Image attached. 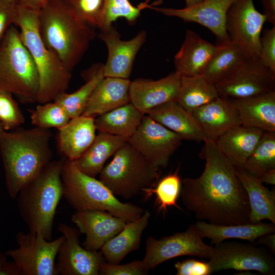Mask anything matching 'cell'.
Here are the masks:
<instances>
[{"instance_id":"1","label":"cell","mask_w":275,"mask_h":275,"mask_svg":"<svg viewBox=\"0 0 275 275\" xmlns=\"http://www.w3.org/2000/svg\"><path fill=\"white\" fill-rule=\"evenodd\" d=\"M200 153L204 170L197 178L182 180L181 196L186 208L200 221L219 225L251 223L246 191L236 167L215 141L206 140Z\"/></svg>"},{"instance_id":"2","label":"cell","mask_w":275,"mask_h":275,"mask_svg":"<svg viewBox=\"0 0 275 275\" xmlns=\"http://www.w3.org/2000/svg\"><path fill=\"white\" fill-rule=\"evenodd\" d=\"M52 133L35 127L0 133V152L10 197L17 198L20 189L51 161Z\"/></svg>"},{"instance_id":"3","label":"cell","mask_w":275,"mask_h":275,"mask_svg":"<svg viewBox=\"0 0 275 275\" xmlns=\"http://www.w3.org/2000/svg\"><path fill=\"white\" fill-rule=\"evenodd\" d=\"M38 26L46 47L70 71L95 36L90 25L73 14L64 0H53L39 11Z\"/></svg>"},{"instance_id":"4","label":"cell","mask_w":275,"mask_h":275,"mask_svg":"<svg viewBox=\"0 0 275 275\" xmlns=\"http://www.w3.org/2000/svg\"><path fill=\"white\" fill-rule=\"evenodd\" d=\"M64 160L49 162L17 196L19 212L29 231L39 233L48 240H52L54 218L63 197Z\"/></svg>"},{"instance_id":"5","label":"cell","mask_w":275,"mask_h":275,"mask_svg":"<svg viewBox=\"0 0 275 275\" xmlns=\"http://www.w3.org/2000/svg\"><path fill=\"white\" fill-rule=\"evenodd\" d=\"M17 5L14 25L19 28L21 39L35 63L39 76L37 102L42 104L52 101L68 89L71 71L43 41L38 26L39 12Z\"/></svg>"},{"instance_id":"6","label":"cell","mask_w":275,"mask_h":275,"mask_svg":"<svg viewBox=\"0 0 275 275\" xmlns=\"http://www.w3.org/2000/svg\"><path fill=\"white\" fill-rule=\"evenodd\" d=\"M62 180L63 197L75 211H104L126 222L138 219L144 212L137 205L120 201L99 179L81 172L66 158Z\"/></svg>"},{"instance_id":"7","label":"cell","mask_w":275,"mask_h":275,"mask_svg":"<svg viewBox=\"0 0 275 275\" xmlns=\"http://www.w3.org/2000/svg\"><path fill=\"white\" fill-rule=\"evenodd\" d=\"M39 79L37 68L19 30L11 25L0 43V90L22 102H37Z\"/></svg>"},{"instance_id":"8","label":"cell","mask_w":275,"mask_h":275,"mask_svg":"<svg viewBox=\"0 0 275 275\" xmlns=\"http://www.w3.org/2000/svg\"><path fill=\"white\" fill-rule=\"evenodd\" d=\"M158 171L127 142L104 167L99 180L116 197L128 199L153 187L159 179Z\"/></svg>"},{"instance_id":"9","label":"cell","mask_w":275,"mask_h":275,"mask_svg":"<svg viewBox=\"0 0 275 275\" xmlns=\"http://www.w3.org/2000/svg\"><path fill=\"white\" fill-rule=\"evenodd\" d=\"M63 238L61 235L48 240L36 232H19L16 235L18 248L5 254L11 258L22 275H58L56 261Z\"/></svg>"},{"instance_id":"10","label":"cell","mask_w":275,"mask_h":275,"mask_svg":"<svg viewBox=\"0 0 275 275\" xmlns=\"http://www.w3.org/2000/svg\"><path fill=\"white\" fill-rule=\"evenodd\" d=\"M212 249L213 246L204 242L195 225L192 224L184 231L160 239L149 236L142 261L149 271L171 259L183 256L209 259Z\"/></svg>"},{"instance_id":"11","label":"cell","mask_w":275,"mask_h":275,"mask_svg":"<svg viewBox=\"0 0 275 275\" xmlns=\"http://www.w3.org/2000/svg\"><path fill=\"white\" fill-rule=\"evenodd\" d=\"M266 17L255 8L254 0H236L230 7L226 29L230 40L247 57L259 58L260 39Z\"/></svg>"},{"instance_id":"12","label":"cell","mask_w":275,"mask_h":275,"mask_svg":"<svg viewBox=\"0 0 275 275\" xmlns=\"http://www.w3.org/2000/svg\"><path fill=\"white\" fill-rule=\"evenodd\" d=\"M183 140L180 136L146 115L128 143L159 170L168 166Z\"/></svg>"},{"instance_id":"13","label":"cell","mask_w":275,"mask_h":275,"mask_svg":"<svg viewBox=\"0 0 275 275\" xmlns=\"http://www.w3.org/2000/svg\"><path fill=\"white\" fill-rule=\"evenodd\" d=\"M208 262L212 273L227 269L255 270L267 275L275 273L272 256L260 248L237 242L214 244Z\"/></svg>"},{"instance_id":"14","label":"cell","mask_w":275,"mask_h":275,"mask_svg":"<svg viewBox=\"0 0 275 275\" xmlns=\"http://www.w3.org/2000/svg\"><path fill=\"white\" fill-rule=\"evenodd\" d=\"M218 96L231 100L275 91V73L259 58H250L235 73L215 85Z\"/></svg>"},{"instance_id":"15","label":"cell","mask_w":275,"mask_h":275,"mask_svg":"<svg viewBox=\"0 0 275 275\" xmlns=\"http://www.w3.org/2000/svg\"><path fill=\"white\" fill-rule=\"evenodd\" d=\"M58 231L63 236L57 256L58 274L98 275L104 261L101 252L91 251L79 243V231L65 223H60Z\"/></svg>"},{"instance_id":"16","label":"cell","mask_w":275,"mask_h":275,"mask_svg":"<svg viewBox=\"0 0 275 275\" xmlns=\"http://www.w3.org/2000/svg\"><path fill=\"white\" fill-rule=\"evenodd\" d=\"M236 0H202L182 9L150 6L149 8L164 15L178 17L185 22H195L207 28L215 36L217 44L230 41L226 29L228 11Z\"/></svg>"},{"instance_id":"17","label":"cell","mask_w":275,"mask_h":275,"mask_svg":"<svg viewBox=\"0 0 275 275\" xmlns=\"http://www.w3.org/2000/svg\"><path fill=\"white\" fill-rule=\"evenodd\" d=\"M100 31L99 38L104 42L108 51L107 59L103 65L104 76L129 79L135 57L146 41V31H140L128 40H122L113 25Z\"/></svg>"},{"instance_id":"18","label":"cell","mask_w":275,"mask_h":275,"mask_svg":"<svg viewBox=\"0 0 275 275\" xmlns=\"http://www.w3.org/2000/svg\"><path fill=\"white\" fill-rule=\"evenodd\" d=\"M71 222L80 233L86 235L82 246L91 251H98L103 244L124 228V220L101 210L75 211Z\"/></svg>"},{"instance_id":"19","label":"cell","mask_w":275,"mask_h":275,"mask_svg":"<svg viewBox=\"0 0 275 275\" xmlns=\"http://www.w3.org/2000/svg\"><path fill=\"white\" fill-rule=\"evenodd\" d=\"M180 82L181 75L176 71L157 80L136 79L130 82V102L146 115L159 105L176 100Z\"/></svg>"},{"instance_id":"20","label":"cell","mask_w":275,"mask_h":275,"mask_svg":"<svg viewBox=\"0 0 275 275\" xmlns=\"http://www.w3.org/2000/svg\"><path fill=\"white\" fill-rule=\"evenodd\" d=\"M189 113L206 140L215 141L232 127L241 124L231 100L219 96Z\"/></svg>"},{"instance_id":"21","label":"cell","mask_w":275,"mask_h":275,"mask_svg":"<svg viewBox=\"0 0 275 275\" xmlns=\"http://www.w3.org/2000/svg\"><path fill=\"white\" fill-rule=\"evenodd\" d=\"M218 46V44H212L195 32L187 30L181 47L174 57L175 71L181 76L202 74Z\"/></svg>"},{"instance_id":"22","label":"cell","mask_w":275,"mask_h":275,"mask_svg":"<svg viewBox=\"0 0 275 275\" xmlns=\"http://www.w3.org/2000/svg\"><path fill=\"white\" fill-rule=\"evenodd\" d=\"M58 147L65 158L74 161L80 156L96 136L95 119L81 115L69 121L58 130Z\"/></svg>"},{"instance_id":"23","label":"cell","mask_w":275,"mask_h":275,"mask_svg":"<svg viewBox=\"0 0 275 275\" xmlns=\"http://www.w3.org/2000/svg\"><path fill=\"white\" fill-rule=\"evenodd\" d=\"M231 100L241 125L263 131H275V91Z\"/></svg>"},{"instance_id":"24","label":"cell","mask_w":275,"mask_h":275,"mask_svg":"<svg viewBox=\"0 0 275 275\" xmlns=\"http://www.w3.org/2000/svg\"><path fill=\"white\" fill-rule=\"evenodd\" d=\"M129 79L104 77L94 90L82 115L94 118L130 102Z\"/></svg>"},{"instance_id":"25","label":"cell","mask_w":275,"mask_h":275,"mask_svg":"<svg viewBox=\"0 0 275 275\" xmlns=\"http://www.w3.org/2000/svg\"><path fill=\"white\" fill-rule=\"evenodd\" d=\"M264 132L258 128L239 124L227 130L215 142L233 164L243 168Z\"/></svg>"},{"instance_id":"26","label":"cell","mask_w":275,"mask_h":275,"mask_svg":"<svg viewBox=\"0 0 275 275\" xmlns=\"http://www.w3.org/2000/svg\"><path fill=\"white\" fill-rule=\"evenodd\" d=\"M146 115L180 136L183 140L204 142L206 140L191 114L176 100L159 105Z\"/></svg>"},{"instance_id":"27","label":"cell","mask_w":275,"mask_h":275,"mask_svg":"<svg viewBox=\"0 0 275 275\" xmlns=\"http://www.w3.org/2000/svg\"><path fill=\"white\" fill-rule=\"evenodd\" d=\"M128 140L125 137L98 132L84 153L72 161L80 171L95 177L100 174L107 159L127 144Z\"/></svg>"},{"instance_id":"28","label":"cell","mask_w":275,"mask_h":275,"mask_svg":"<svg viewBox=\"0 0 275 275\" xmlns=\"http://www.w3.org/2000/svg\"><path fill=\"white\" fill-rule=\"evenodd\" d=\"M236 167V174L247 194L250 207V221L258 223L268 219L275 224V191L265 187L257 177L243 168Z\"/></svg>"},{"instance_id":"29","label":"cell","mask_w":275,"mask_h":275,"mask_svg":"<svg viewBox=\"0 0 275 275\" xmlns=\"http://www.w3.org/2000/svg\"><path fill=\"white\" fill-rule=\"evenodd\" d=\"M150 216L148 210L144 211L138 219L127 222L120 232L103 244L100 250L107 263L119 264L129 253L139 248Z\"/></svg>"},{"instance_id":"30","label":"cell","mask_w":275,"mask_h":275,"mask_svg":"<svg viewBox=\"0 0 275 275\" xmlns=\"http://www.w3.org/2000/svg\"><path fill=\"white\" fill-rule=\"evenodd\" d=\"M195 225L201 237L210 239L214 244L231 238L245 240L254 243L260 237L275 232V226L272 223L219 225L199 221Z\"/></svg>"},{"instance_id":"31","label":"cell","mask_w":275,"mask_h":275,"mask_svg":"<svg viewBox=\"0 0 275 275\" xmlns=\"http://www.w3.org/2000/svg\"><path fill=\"white\" fill-rule=\"evenodd\" d=\"M218 45L202 74L214 85L232 75L249 59L240 47L230 40Z\"/></svg>"},{"instance_id":"32","label":"cell","mask_w":275,"mask_h":275,"mask_svg":"<svg viewBox=\"0 0 275 275\" xmlns=\"http://www.w3.org/2000/svg\"><path fill=\"white\" fill-rule=\"evenodd\" d=\"M145 115L130 102L98 116L96 130L129 139L135 132Z\"/></svg>"},{"instance_id":"33","label":"cell","mask_w":275,"mask_h":275,"mask_svg":"<svg viewBox=\"0 0 275 275\" xmlns=\"http://www.w3.org/2000/svg\"><path fill=\"white\" fill-rule=\"evenodd\" d=\"M219 97L215 85L202 74L181 76L176 101L189 113Z\"/></svg>"},{"instance_id":"34","label":"cell","mask_w":275,"mask_h":275,"mask_svg":"<svg viewBox=\"0 0 275 275\" xmlns=\"http://www.w3.org/2000/svg\"><path fill=\"white\" fill-rule=\"evenodd\" d=\"M104 77L103 64H98L86 83L77 90L71 93L63 92L53 101L61 105L70 119L81 116L94 90Z\"/></svg>"},{"instance_id":"35","label":"cell","mask_w":275,"mask_h":275,"mask_svg":"<svg viewBox=\"0 0 275 275\" xmlns=\"http://www.w3.org/2000/svg\"><path fill=\"white\" fill-rule=\"evenodd\" d=\"M243 168L258 178L262 174L275 169V131H264Z\"/></svg>"},{"instance_id":"36","label":"cell","mask_w":275,"mask_h":275,"mask_svg":"<svg viewBox=\"0 0 275 275\" xmlns=\"http://www.w3.org/2000/svg\"><path fill=\"white\" fill-rule=\"evenodd\" d=\"M182 180L179 174V169L158 180L153 187L145 189L143 194L145 199L152 195L156 196L155 202L160 211L167 212L168 208L174 206L181 210L177 201L180 195Z\"/></svg>"},{"instance_id":"37","label":"cell","mask_w":275,"mask_h":275,"mask_svg":"<svg viewBox=\"0 0 275 275\" xmlns=\"http://www.w3.org/2000/svg\"><path fill=\"white\" fill-rule=\"evenodd\" d=\"M30 113L32 124L41 128L59 130L70 120L65 109L54 101L39 104Z\"/></svg>"},{"instance_id":"38","label":"cell","mask_w":275,"mask_h":275,"mask_svg":"<svg viewBox=\"0 0 275 275\" xmlns=\"http://www.w3.org/2000/svg\"><path fill=\"white\" fill-rule=\"evenodd\" d=\"M152 5L148 1L138 6L133 5L129 0H105L102 24L100 31L113 25V22L120 18H124L129 24L135 23L142 10Z\"/></svg>"},{"instance_id":"39","label":"cell","mask_w":275,"mask_h":275,"mask_svg":"<svg viewBox=\"0 0 275 275\" xmlns=\"http://www.w3.org/2000/svg\"><path fill=\"white\" fill-rule=\"evenodd\" d=\"M71 11L90 26L101 28L105 0H64Z\"/></svg>"},{"instance_id":"40","label":"cell","mask_w":275,"mask_h":275,"mask_svg":"<svg viewBox=\"0 0 275 275\" xmlns=\"http://www.w3.org/2000/svg\"><path fill=\"white\" fill-rule=\"evenodd\" d=\"M24 122L23 114L12 94L0 90V123L3 130H13Z\"/></svg>"},{"instance_id":"41","label":"cell","mask_w":275,"mask_h":275,"mask_svg":"<svg viewBox=\"0 0 275 275\" xmlns=\"http://www.w3.org/2000/svg\"><path fill=\"white\" fill-rule=\"evenodd\" d=\"M148 272L142 260H135L124 264H111L104 261L100 266L99 274L144 275Z\"/></svg>"},{"instance_id":"42","label":"cell","mask_w":275,"mask_h":275,"mask_svg":"<svg viewBox=\"0 0 275 275\" xmlns=\"http://www.w3.org/2000/svg\"><path fill=\"white\" fill-rule=\"evenodd\" d=\"M260 44L261 61L275 73V25L263 31L261 36Z\"/></svg>"},{"instance_id":"43","label":"cell","mask_w":275,"mask_h":275,"mask_svg":"<svg viewBox=\"0 0 275 275\" xmlns=\"http://www.w3.org/2000/svg\"><path fill=\"white\" fill-rule=\"evenodd\" d=\"M177 275H209L212 273L209 262L194 259L178 261L174 264Z\"/></svg>"},{"instance_id":"44","label":"cell","mask_w":275,"mask_h":275,"mask_svg":"<svg viewBox=\"0 0 275 275\" xmlns=\"http://www.w3.org/2000/svg\"><path fill=\"white\" fill-rule=\"evenodd\" d=\"M17 8L15 1L0 0V43L7 30L14 24Z\"/></svg>"},{"instance_id":"45","label":"cell","mask_w":275,"mask_h":275,"mask_svg":"<svg viewBox=\"0 0 275 275\" xmlns=\"http://www.w3.org/2000/svg\"><path fill=\"white\" fill-rule=\"evenodd\" d=\"M266 21L275 25V0H261Z\"/></svg>"},{"instance_id":"46","label":"cell","mask_w":275,"mask_h":275,"mask_svg":"<svg viewBox=\"0 0 275 275\" xmlns=\"http://www.w3.org/2000/svg\"><path fill=\"white\" fill-rule=\"evenodd\" d=\"M53 0H16L20 6L39 12Z\"/></svg>"},{"instance_id":"47","label":"cell","mask_w":275,"mask_h":275,"mask_svg":"<svg viewBox=\"0 0 275 275\" xmlns=\"http://www.w3.org/2000/svg\"><path fill=\"white\" fill-rule=\"evenodd\" d=\"M0 275H22L21 273L15 264L12 261L7 262L0 267Z\"/></svg>"},{"instance_id":"48","label":"cell","mask_w":275,"mask_h":275,"mask_svg":"<svg viewBox=\"0 0 275 275\" xmlns=\"http://www.w3.org/2000/svg\"><path fill=\"white\" fill-rule=\"evenodd\" d=\"M257 243L264 245L275 253V234L274 233L268 234L260 237L257 239Z\"/></svg>"},{"instance_id":"49","label":"cell","mask_w":275,"mask_h":275,"mask_svg":"<svg viewBox=\"0 0 275 275\" xmlns=\"http://www.w3.org/2000/svg\"><path fill=\"white\" fill-rule=\"evenodd\" d=\"M258 178L262 183L274 185L275 184V169L266 171Z\"/></svg>"},{"instance_id":"50","label":"cell","mask_w":275,"mask_h":275,"mask_svg":"<svg viewBox=\"0 0 275 275\" xmlns=\"http://www.w3.org/2000/svg\"><path fill=\"white\" fill-rule=\"evenodd\" d=\"M201 1L202 0H185V7H188L194 6L200 3Z\"/></svg>"},{"instance_id":"51","label":"cell","mask_w":275,"mask_h":275,"mask_svg":"<svg viewBox=\"0 0 275 275\" xmlns=\"http://www.w3.org/2000/svg\"><path fill=\"white\" fill-rule=\"evenodd\" d=\"M6 254H4L0 252V267L7 262Z\"/></svg>"},{"instance_id":"52","label":"cell","mask_w":275,"mask_h":275,"mask_svg":"<svg viewBox=\"0 0 275 275\" xmlns=\"http://www.w3.org/2000/svg\"><path fill=\"white\" fill-rule=\"evenodd\" d=\"M4 130L2 128L0 127V133L3 131Z\"/></svg>"},{"instance_id":"53","label":"cell","mask_w":275,"mask_h":275,"mask_svg":"<svg viewBox=\"0 0 275 275\" xmlns=\"http://www.w3.org/2000/svg\"><path fill=\"white\" fill-rule=\"evenodd\" d=\"M9 1H15V2H16V0H9Z\"/></svg>"},{"instance_id":"54","label":"cell","mask_w":275,"mask_h":275,"mask_svg":"<svg viewBox=\"0 0 275 275\" xmlns=\"http://www.w3.org/2000/svg\"><path fill=\"white\" fill-rule=\"evenodd\" d=\"M0 127L2 128V126H1V123H0Z\"/></svg>"}]
</instances>
